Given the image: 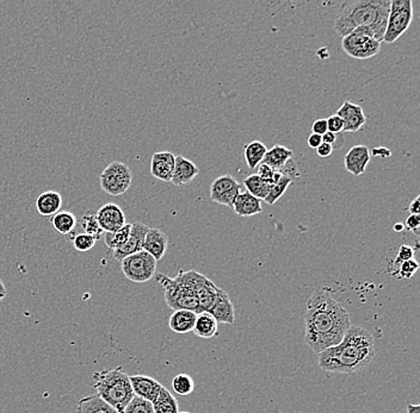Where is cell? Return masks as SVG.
Masks as SVG:
<instances>
[{
    "instance_id": "cell-38",
    "label": "cell",
    "mask_w": 420,
    "mask_h": 413,
    "mask_svg": "<svg viewBox=\"0 0 420 413\" xmlns=\"http://www.w3.org/2000/svg\"><path fill=\"white\" fill-rule=\"evenodd\" d=\"M258 176L263 180L266 181V183H269L270 185H274L277 183L280 179L282 178V174L277 171H275L274 168H271L269 166L264 165V164H260L258 166Z\"/></svg>"
},
{
    "instance_id": "cell-17",
    "label": "cell",
    "mask_w": 420,
    "mask_h": 413,
    "mask_svg": "<svg viewBox=\"0 0 420 413\" xmlns=\"http://www.w3.org/2000/svg\"><path fill=\"white\" fill-rule=\"evenodd\" d=\"M169 248V238L165 233L158 228H148V231L143 242V250L155 257V260H162L165 257Z\"/></svg>"
},
{
    "instance_id": "cell-2",
    "label": "cell",
    "mask_w": 420,
    "mask_h": 413,
    "mask_svg": "<svg viewBox=\"0 0 420 413\" xmlns=\"http://www.w3.org/2000/svg\"><path fill=\"white\" fill-rule=\"evenodd\" d=\"M374 337L361 326H351L340 345L319 354V366L325 371L354 374L374 360Z\"/></svg>"
},
{
    "instance_id": "cell-37",
    "label": "cell",
    "mask_w": 420,
    "mask_h": 413,
    "mask_svg": "<svg viewBox=\"0 0 420 413\" xmlns=\"http://www.w3.org/2000/svg\"><path fill=\"white\" fill-rule=\"evenodd\" d=\"M418 269H419V264L412 259V260L401 264L397 267V272L393 273V276H397V278H400V279H411L418 272Z\"/></svg>"
},
{
    "instance_id": "cell-39",
    "label": "cell",
    "mask_w": 420,
    "mask_h": 413,
    "mask_svg": "<svg viewBox=\"0 0 420 413\" xmlns=\"http://www.w3.org/2000/svg\"><path fill=\"white\" fill-rule=\"evenodd\" d=\"M413 257H414V250H413L412 247L407 245H401L399 250H397L395 260L393 261V267L397 268L406 261L412 260Z\"/></svg>"
},
{
    "instance_id": "cell-21",
    "label": "cell",
    "mask_w": 420,
    "mask_h": 413,
    "mask_svg": "<svg viewBox=\"0 0 420 413\" xmlns=\"http://www.w3.org/2000/svg\"><path fill=\"white\" fill-rule=\"evenodd\" d=\"M36 210L41 216L52 217L61 210L62 197L59 192L44 191L37 197L35 202Z\"/></svg>"
},
{
    "instance_id": "cell-25",
    "label": "cell",
    "mask_w": 420,
    "mask_h": 413,
    "mask_svg": "<svg viewBox=\"0 0 420 413\" xmlns=\"http://www.w3.org/2000/svg\"><path fill=\"white\" fill-rule=\"evenodd\" d=\"M294 156V152L282 144H276L271 149L268 150L264 156L262 164L269 166L275 171L281 169L283 166L287 165L288 161L292 160Z\"/></svg>"
},
{
    "instance_id": "cell-50",
    "label": "cell",
    "mask_w": 420,
    "mask_h": 413,
    "mask_svg": "<svg viewBox=\"0 0 420 413\" xmlns=\"http://www.w3.org/2000/svg\"><path fill=\"white\" fill-rule=\"evenodd\" d=\"M407 413H420V405H407Z\"/></svg>"
},
{
    "instance_id": "cell-14",
    "label": "cell",
    "mask_w": 420,
    "mask_h": 413,
    "mask_svg": "<svg viewBox=\"0 0 420 413\" xmlns=\"http://www.w3.org/2000/svg\"><path fill=\"white\" fill-rule=\"evenodd\" d=\"M371 149L366 146L359 144L349 149L344 156V166L347 172L352 175L359 176L364 174L366 167L371 162Z\"/></svg>"
},
{
    "instance_id": "cell-51",
    "label": "cell",
    "mask_w": 420,
    "mask_h": 413,
    "mask_svg": "<svg viewBox=\"0 0 420 413\" xmlns=\"http://www.w3.org/2000/svg\"><path fill=\"white\" fill-rule=\"evenodd\" d=\"M404 229H405V226L401 224V223H397V224L394 226V230H395L397 233H401V231H404Z\"/></svg>"
},
{
    "instance_id": "cell-43",
    "label": "cell",
    "mask_w": 420,
    "mask_h": 413,
    "mask_svg": "<svg viewBox=\"0 0 420 413\" xmlns=\"http://www.w3.org/2000/svg\"><path fill=\"white\" fill-rule=\"evenodd\" d=\"M326 132H328V122H326V119H318V121L313 123L312 134L323 136Z\"/></svg>"
},
{
    "instance_id": "cell-36",
    "label": "cell",
    "mask_w": 420,
    "mask_h": 413,
    "mask_svg": "<svg viewBox=\"0 0 420 413\" xmlns=\"http://www.w3.org/2000/svg\"><path fill=\"white\" fill-rule=\"evenodd\" d=\"M96 240L92 236H89L86 233H78V235L74 236L73 240H72L73 248L78 250V252H81V253H85V252L91 250L95 247V245H96Z\"/></svg>"
},
{
    "instance_id": "cell-33",
    "label": "cell",
    "mask_w": 420,
    "mask_h": 413,
    "mask_svg": "<svg viewBox=\"0 0 420 413\" xmlns=\"http://www.w3.org/2000/svg\"><path fill=\"white\" fill-rule=\"evenodd\" d=\"M172 390L181 397H188L195 390L193 379L189 374H178L172 380Z\"/></svg>"
},
{
    "instance_id": "cell-28",
    "label": "cell",
    "mask_w": 420,
    "mask_h": 413,
    "mask_svg": "<svg viewBox=\"0 0 420 413\" xmlns=\"http://www.w3.org/2000/svg\"><path fill=\"white\" fill-rule=\"evenodd\" d=\"M153 411L155 413H178L179 412V405H178L177 399L174 398V394L170 390L162 386L160 393L152 402Z\"/></svg>"
},
{
    "instance_id": "cell-11",
    "label": "cell",
    "mask_w": 420,
    "mask_h": 413,
    "mask_svg": "<svg viewBox=\"0 0 420 413\" xmlns=\"http://www.w3.org/2000/svg\"><path fill=\"white\" fill-rule=\"evenodd\" d=\"M148 231V226L141 222L131 224V235L127 242L121 248L114 250V259L116 261H122L124 257H131L133 254L139 253L143 250V242Z\"/></svg>"
},
{
    "instance_id": "cell-8",
    "label": "cell",
    "mask_w": 420,
    "mask_h": 413,
    "mask_svg": "<svg viewBox=\"0 0 420 413\" xmlns=\"http://www.w3.org/2000/svg\"><path fill=\"white\" fill-rule=\"evenodd\" d=\"M100 187L108 195H122L131 187L133 173L126 164L114 161L100 176Z\"/></svg>"
},
{
    "instance_id": "cell-48",
    "label": "cell",
    "mask_w": 420,
    "mask_h": 413,
    "mask_svg": "<svg viewBox=\"0 0 420 413\" xmlns=\"http://www.w3.org/2000/svg\"><path fill=\"white\" fill-rule=\"evenodd\" d=\"M409 211L411 214H419L420 212V197H416L412 203L409 204Z\"/></svg>"
},
{
    "instance_id": "cell-35",
    "label": "cell",
    "mask_w": 420,
    "mask_h": 413,
    "mask_svg": "<svg viewBox=\"0 0 420 413\" xmlns=\"http://www.w3.org/2000/svg\"><path fill=\"white\" fill-rule=\"evenodd\" d=\"M124 413H155V411L152 402L143 400L139 397H134L124 409Z\"/></svg>"
},
{
    "instance_id": "cell-45",
    "label": "cell",
    "mask_w": 420,
    "mask_h": 413,
    "mask_svg": "<svg viewBox=\"0 0 420 413\" xmlns=\"http://www.w3.org/2000/svg\"><path fill=\"white\" fill-rule=\"evenodd\" d=\"M321 143H323V137H321L320 135L311 134L307 138V144L312 149H316L318 147L320 146Z\"/></svg>"
},
{
    "instance_id": "cell-22",
    "label": "cell",
    "mask_w": 420,
    "mask_h": 413,
    "mask_svg": "<svg viewBox=\"0 0 420 413\" xmlns=\"http://www.w3.org/2000/svg\"><path fill=\"white\" fill-rule=\"evenodd\" d=\"M233 210L240 217H252L262 214V200L257 199L247 191L241 192L233 204Z\"/></svg>"
},
{
    "instance_id": "cell-47",
    "label": "cell",
    "mask_w": 420,
    "mask_h": 413,
    "mask_svg": "<svg viewBox=\"0 0 420 413\" xmlns=\"http://www.w3.org/2000/svg\"><path fill=\"white\" fill-rule=\"evenodd\" d=\"M337 136L338 135L332 134L330 131H328L326 134L323 135V143H328L330 146H335V141H337Z\"/></svg>"
},
{
    "instance_id": "cell-34",
    "label": "cell",
    "mask_w": 420,
    "mask_h": 413,
    "mask_svg": "<svg viewBox=\"0 0 420 413\" xmlns=\"http://www.w3.org/2000/svg\"><path fill=\"white\" fill-rule=\"evenodd\" d=\"M292 181L293 180L288 176L282 175L281 179L276 184L271 185L270 192L265 198L266 204L274 205L277 200L281 199L282 195H284L285 191L288 190Z\"/></svg>"
},
{
    "instance_id": "cell-27",
    "label": "cell",
    "mask_w": 420,
    "mask_h": 413,
    "mask_svg": "<svg viewBox=\"0 0 420 413\" xmlns=\"http://www.w3.org/2000/svg\"><path fill=\"white\" fill-rule=\"evenodd\" d=\"M50 223L55 231H58L61 235H70L76 230L77 218L70 211H59L58 214L52 216Z\"/></svg>"
},
{
    "instance_id": "cell-26",
    "label": "cell",
    "mask_w": 420,
    "mask_h": 413,
    "mask_svg": "<svg viewBox=\"0 0 420 413\" xmlns=\"http://www.w3.org/2000/svg\"><path fill=\"white\" fill-rule=\"evenodd\" d=\"M217 326L219 323L215 321L209 312H200L197 314L196 323L193 326V333L200 338H212L217 336Z\"/></svg>"
},
{
    "instance_id": "cell-31",
    "label": "cell",
    "mask_w": 420,
    "mask_h": 413,
    "mask_svg": "<svg viewBox=\"0 0 420 413\" xmlns=\"http://www.w3.org/2000/svg\"><path fill=\"white\" fill-rule=\"evenodd\" d=\"M78 226H80V229L83 230V233H86V235H89V236H92L96 241L100 240V238H102V235L104 233V231L100 228V223L97 221L96 212L92 210L88 211V212L81 217Z\"/></svg>"
},
{
    "instance_id": "cell-18",
    "label": "cell",
    "mask_w": 420,
    "mask_h": 413,
    "mask_svg": "<svg viewBox=\"0 0 420 413\" xmlns=\"http://www.w3.org/2000/svg\"><path fill=\"white\" fill-rule=\"evenodd\" d=\"M220 288L209 280L207 276L200 274L198 285H197V300L200 312H209L215 304L216 298L219 295Z\"/></svg>"
},
{
    "instance_id": "cell-10",
    "label": "cell",
    "mask_w": 420,
    "mask_h": 413,
    "mask_svg": "<svg viewBox=\"0 0 420 413\" xmlns=\"http://www.w3.org/2000/svg\"><path fill=\"white\" fill-rule=\"evenodd\" d=\"M241 193L239 181L233 176H219L210 185V200L212 203L220 204L224 207L233 209L236 197Z\"/></svg>"
},
{
    "instance_id": "cell-52",
    "label": "cell",
    "mask_w": 420,
    "mask_h": 413,
    "mask_svg": "<svg viewBox=\"0 0 420 413\" xmlns=\"http://www.w3.org/2000/svg\"><path fill=\"white\" fill-rule=\"evenodd\" d=\"M178 413H189V412H178Z\"/></svg>"
},
{
    "instance_id": "cell-15",
    "label": "cell",
    "mask_w": 420,
    "mask_h": 413,
    "mask_svg": "<svg viewBox=\"0 0 420 413\" xmlns=\"http://www.w3.org/2000/svg\"><path fill=\"white\" fill-rule=\"evenodd\" d=\"M129 381L136 397L150 402H155L162 388V383L147 375H131Z\"/></svg>"
},
{
    "instance_id": "cell-16",
    "label": "cell",
    "mask_w": 420,
    "mask_h": 413,
    "mask_svg": "<svg viewBox=\"0 0 420 413\" xmlns=\"http://www.w3.org/2000/svg\"><path fill=\"white\" fill-rule=\"evenodd\" d=\"M174 159L176 156L171 152L153 154L150 160V174L158 180L171 183L174 175Z\"/></svg>"
},
{
    "instance_id": "cell-19",
    "label": "cell",
    "mask_w": 420,
    "mask_h": 413,
    "mask_svg": "<svg viewBox=\"0 0 420 413\" xmlns=\"http://www.w3.org/2000/svg\"><path fill=\"white\" fill-rule=\"evenodd\" d=\"M200 174V169L193 161L188 160L181 155H178L174 159V175L171 183L176 186L188 185Z\"/></svg>"
},
{
    "instance_id": "cell-40",
    "label": "cell",
    "mask_w": 420,
    "mask_h": 413,
    "mask_svg": "<svg viewBox=\"0 0 420 413\" xmlns=\"http://www.w3.org/2000/svg\"><path fill=\"white\" fill-rule=\"evenodd\" d=\"M328 122V131L332 134L338 135L343 132L344 123L340 116L331 115L326 119Z\"/></svg>"
},
{
    "instance_id": "cell-3",
    "label": "cell",
    "mask_w": 420,
    "mask_h": 413,
    "mask_svg": "<svg viewBox=\"0 0 420 413\" xmlns=\"http://www.w3.org/2000/svg\"><path fill=\"white\" fill-rule=\"evenodd\" d=\"M390 0H351L340 6L335 18V30L340 37L352 31H364L378 42L383 41Z\"/></svg>"
},
{
    "instance_id": "cell-5",
    "label": "cell",
    "mask_w": 420,
    "mask_h": 413,
    "mask_svg": "<svg viewBox=\"0 0 420 413\" xmlns=\"http://www.w3.org/2000/svg\"><path fill=\"white\" fill-rule=\"evenodd\" d=\"M92 379L97 395H100L119 413H124L128 404L136 397L129 381V375L122 367L96 371L92 375Z\"/></svg>"
},
{
    "instance_id": "cell-30",
    "label": "cell",
    "mask_w": 420,
    "mask_h": 413,
    "mask_svg": "<svg viewBox=\"0 0 420 413\" xmlns=\"http://www.w3.org/2000/svg\"><path fill=\"white\" fill-rule=\"evenodd\" d=\"M244 185H245L247 192L259 200H265L271 188V185L260 179L258 174H253V175L246 178L244 180Z\"/></svg>"
},
{
    "instance_id": "cell-13",
    "label": "cell",
    "mask_w": 420,
    "mask_h": 413,
    "mask_svg": "<svg viewBox=\"0 0 420 413\" xmlns=\"http://www.w3.org/2000/svg\"><path fill=\"white\" fill-rule=\"evenodd\" d=\"M335 115L340 116L343 121V132H357L364 127L366 122L362 106L351 101H344Z\"/></svg>"
},
{
    "instance_id": "cell-9",
    "label": "cell",
    "mask_w": 420,
    "mask_h": 413,
    "mask_svg": "<svg viewBox=\"0 0 420 413\" xmlns=\"http://www.w3.org/2000/svg\"><path fill=\"white\" fill-rule=\"evenodd\" d=\"M342 48L351 58L368 60L380 53L381 42L364 31L355 30L342 39Z\"/></svg>"
},
{
    "instance_id": "cell-29",
    "label": "cell",
    "mask_w": 420,
    "mask_h": 413,
    "mask_svg": "<svg viewBox=\"0 0 420 413\" xmlns=\"http://www.w3.org/2000/svg\"><path fill=\"white\" fill-rule=\"evenodd\" d=\"M266 152H268V148L263 142L253 141L246 144L244 149V155H245V160H246L248 168H257L264 160Z\"/></svg>"
},
{
    "instance_id": "cell-20",
    "label": "cell",
    "mask_w": 420,
    "mask_h": 413,
    "mask_svg": "<svg viewBox=\"0 0 420 413\" xmlns=\"http://www.w3.org/2000/svg\"><path fill=\"white\" fill-rule=\"evenodd\" d=\"M209 314L215 318V321L220 324H234L235 311L233 302L229 299V295L220 288L215 304L209 311Z\"/></svg>"
},
{
    "instance_id": "cell-6",
    "label": "cell",
    "mask_w": 420,
    "mask_h": 413,
    "mask_svg": "<svg viewBox=\"0 0 420 413\" xmlns=\"http://www.w3.org/2000/svg\"><path fill=\"white\" fill-rule=\"evenodd\" d=\"M412 20V0H390V13L382 42L394 43L400 39L409 29Z\"/></svg>"
},
{
    "instance_id": "cell-23",
    "label": "cell",
    "mask_w": 420,
    "mask_h": 413,
    "mask_svg": "<svg viewBox=\"0 0 420 413\" xmlns=\"http://www.w3.org/2000/svg\"><path fill=\"white\" fill-rule=\"evenodd\" d=\"M197 314L193 311L177 310L174 311L169 319V328L174 333L184 335V333H191L196 323Z\"/></svg>"
},
{
    "instance_id": "cell-46",
    "label": "cell",
    "mask_w": 420,
    "mask_h": 413,
    "mask_svg": "<svg viewBox=\"0 0 420 413\" xmlns=\"http://www.w3.org/2000/svg\"><path fill=\"white\" fill-rule=\"evenodd\" d=\"M371 154H373V156L390 157L392 155V152L385 148V147H378V148H374V149L371 150Z\"/></svg>"
},
{
    "instance_id": "cell-12",
    "label": "cell",
    "mask_w": 420,
    "mask_h": 413,
    "mask_svg": "<svg viewBox=\"0 0 420 413\" xmlns=\"http://www.w3.org/2000/svg\"><path fill=\"white\" fill-rule=\"evenodd\" d=\"M96 214L97 221L104 233H115L127 224L124 210L116 204H105Z\"/></svg>"
},
{
    "instance_id": "cell-24",
    "label": "cell",
    "mask_w": 420,
    "mask_h": 413,
    "mask_svg": "<svg viewBox=\"0 0 420 413\" xmlns=\"http://www.w3.org/2000/svg\"><path fill=\"white\" fill-rule=\"evenodd\" d=\"M76 413H119L107 404L100 395L92 394L81 398L78 402Z\"/></svg>"
},
{
    "instance_id": "cell-1",
    "label": "cell",
    "mask_w": 420,
    "mask_h": 413,
    "mask_svg": "<svg viewBox=\"0 0 420 413\" xmlns=\"http://www.w3.org/2000/svg\"><path fill=\"white\" fill-rule=\"evenodd\" d=\"M350 326V314L330 292H313L305 311L306 345L313 352L340 345Z\"/></svg>"
},
{
    "instance_id": "cell-44",
    "label": "cell",
    "mask_w": 420,
    "mask_h": 413,
    "mask_svg": "<svg viewBox=\"0 0 420 413\" xmlns=\"http://www.w3.org/2000/svg\"><path fill=\"white\" fill-rule=\"evenodd\" d=\"M316 154L320 157L331 156L333 153V147L330 146L328 143H321L320 146L316 148Z\"/></svg>"
},
{
    "instance_id": "cell-41",
    "label": "cell",
    "mask_w": 420,
    "mask_h": 413,
    "mask_svg": "<svg viewBox=\"0 0 420 413\" xmlns=\"http://www.w3.org/2000/svg\"><path fill=\"white\" fill-rule=\"evenodd\" d=\"M277 172L281 173L282 175L288 176L292 180H293L294 178L300 176L299 171H297L296 164L294 162L293 159L288 161L287 165L283 166L281 169H278Z\"/></svg>"
},
{
    "instance_id": "cell-32",
    "label": "cell",
    "mask_w": 420,
    "mask_h": 413,
    "mask_svg": "<svg viewBox=\"0 0 420 413\" xmlns=\"http://www.w3.org/2000/svg\"><path fill=\"white\" fill-rule=\"evenodd\" d=\"M131 224H126L124 228L117 230L115 233H105L104 243L109 249L116 250L121 248L127 242L131 235Z\"/></svg>"
},
{
    "instance_id": "cell-42",
    "label": "cell",
    "mask_w": 420,
    "mask_h": 413,
    "mask_svg": "<svg viewBox=\"0 0 420 413\" xmlns=\"http://www.w3.org/2000/svg\"><path fill=\"white\" fill-rule=\"evenodd\" d=\"M420 217L419 214H409V218L406 219V228L419 236Z\"/></svg>"
},
{
    "instance_id": "cell-49",
    "label": "cell",
    "mask_w": 420,
    "mask_h": 413,
    "mask_svg": "<svg viewBox=\"0 0 420 413\" xmlns=\"http://www.w3.org/2000/svg\"><path fill=\"white\" fill-rule=\"evenodd\" d=\"M6 295H8V290H6L3 280L0 279V302L4 300L6 298Z\"/></svg>"
},
{
    "instance_id": "cell-7",
    "label": "cell",
    "mask_w": 420,
    "mask_h": 413,
    "mask_svg": "<svg viewBox=\"0 0 420 413\" xmlns=\"http://www.w3.org/2000/svg\"><path fill=\"white\" fill-rule=\"evenodd\" d=\"M157 262L155 257L141 250L121 261V271L124 276L133 283H143L153 279L157 273Z\"/></svg>"
},
{
    "instance_id": "cell-4",
    "label": "cell",
    "mask_w": 420,
    "mask_h": 413,
    "mask_svg": "<svg viewBox=\"0 0 420 413\" xmlns=\"http://www.w3.org/2000/svg\"><path fill=\"white\" fill-rule=\"evenodd\" d=\"M200 278V274L196 271H181L174 279L158 274L155 276V281L162 287L166 304L171 310L193 311L198 314L200 307L197 300V285Z\"/></svg>"
}]
</instances>
